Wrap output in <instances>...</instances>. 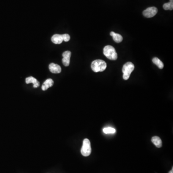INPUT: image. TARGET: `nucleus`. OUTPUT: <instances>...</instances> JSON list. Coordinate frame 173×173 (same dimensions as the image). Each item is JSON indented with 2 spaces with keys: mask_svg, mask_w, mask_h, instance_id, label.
<instances>
[{
  "mask_svg": "<svg viewBox=\"0 0 173 173\" xmlns=\"http://www.w3.org/2000/svg\"><path fill=\"white\" fill-rule=\"evenodd\" d=\"M91 67L92 70L96 73L99 72H103L106 68L107 64L104 61L98 59L92 62Z\"/></svg>",
  "mask_w": 173,
  "mask_h": 173,
  "instance_id": "1",
  "label": "nucleus"
},
{
  "mask_svg": "<svg viewBox=\"0 0 173 173\" xmlns=\"http://www.w3.org/2000/svg\"><path fill=\"white\" fill-rule=\"evenodd\" d=\"M103 54L111 60H116L117 59V54L114 47L111 45L106 46L103 49Z\"/></svg>",
  "mask_w": 173,
  "mask_h": 173,
  "instance_id": "2",
  "label": "nucleus"
},
{
  "mask_svg": "<svg viewBox=\"0 0 173 173\" xmlns=\"http://www.w3.org/2000/svg\"><path fill=\"white\" fill-rule=\"evenodd\" d=\"M134 65L131 62H128L123 66L122 71L123 79L127 80L129 78L132 72L134 69Z\"/></svg>",
  "mask_w": 173,
  "mask_h": 173,
  "instance_id": "3",
  "label": "nucleus"
},
{
  "mask_svg": "<svg viewBox=\"0 0 173 173\" xmlns=\"http://www.w3.org/2000/svg\"><path fill=\"white\" fill-rule=\"evenodd\" d=\"M92 152V148L90 145V141L88 139H84L83 142V145L81 149V153L84 156H88Z\"/></svg>",
  "mask_w": 173,
  "mask_h": 173,
  "instance_id": "4",
  "label": "nucleus"
},
{
  "mask_svg": "<svg viewBox=\"0 0 173 173\" xmlns=\"http://www.w3.org/2000/svg\"><path fill=\"white\" fill-rule=\"evenodd\" d=\"M158 12V9L155 7H150L144 10L143 15L147 18H152L156 15Z\"/></svg>",
  "mask_w": 173,
  "mask_h": 173,
  "instance_id": "5",
  "label": "nucleus"
},
{
  "mask_svg": "<svg viewBox=\"0 0 173 173\" xmlns=\"http://www.w3.org/2000/svg\"><path fill=\"white\" fill-rule=\"evenodd\" d=\"M63 58L62 59V62L64 65L65 67H68L70 64V60L71 55V51H65L63 53Z\"/></svg>",
  "mask_w": 173,
  "mask_h": 173,
  "instance_id": "6",
  "label": "nucleus"
},
{
  "mask_svg": "<svg viewBox=\"0 0 173 173\" xmlns=\"http://www.w3.org/2000/svg\"><path fill=\"white\" fill-rule=\"evenodd\" d=\"M49 70L52 73L58 74L61 72V67L60 65L55 64L54 63H51L49 66Z\"/></svg>",
  "mask_w": 173,
  "mask_h": 173,
  "instance_id": "7",
  "label": "nucleus"
},
{
  "mask_svg": "<svg viewBox=\"0 0 173 173\" xmlns=\"http://www.w3.org/2000/svg\"><path fill=\"white\" fill-rule=\"evenodd\" d=\"M26 84L32 83L33 84V87L35 88H38L40 86V82L36 79L35 78H33V77H29L26 78Z\"/></svg>",
  "mask_w": 173,
  "mask_h": 173,
  "instance_id": "8",
  "label": "nucleus"
},
{
  "mask_svg": "<svg viewBox=\"0 0 173 173\" xmlns=\"http://www.w3.org/2000/svg\"><path fill=\"white\" fill-rule=\"evenodd\" d=\"M51 41L55 44H61L63 41V37L62 35L60 34H55L51 37Z\"/></svg>",
  "mask_w": 173,
  "mask_h": 173,
  "instance_id": "9",
  "label": "nucleus"
},
{
  "mask_svg": "<svg viewBox=\"0 0 173 173\" xmlns=\"http://www.w3.org/2000/svg\"><path fill=\"white\" fill-rule=\"evenodd\" d=\"M54 83V82L53 79H51V78L47 79L42 86V89L43 90H47L50 87L53 86Z\"/></svg>",
  "mask_w": 173,
  "mask_h": 173,
  "instance_id": "10",
  "label": "nucleus"
},
{
  "mask_svg": "<svg viewBox=\"0 0 173 173\" xmlns=\"http://www.w3.org/2000/svg\"><path fill=\"white\" fill-rule=\"evenodd\" d=\"M110 35L113 37V40L116 43H120L123 40V37L120 34L115 33L114 32H112L110 33Z\"/></svg>",
  "mask_w": 173,
  "mask_h": 173,
  "instance_id": "11",
  "label": "nucleus"
},
{
  "mask_svg": "<svg viewBox=\"0 0 173 173\" xmlns=\"http://www.w3.org/2000/svg\"><path fill=\"white\" fill-rule=\"evenodd\" d=\"M152 141L157 148H161L162 146V141L159 137L154 136L152 138Z\"/></svg>",
  "mask_w": 173,
  "mask_h": 173,
  "instance_id": "12",
  "label": "nucleus"
},
{
  "mask_svg": "<svg viewBox=\"0 0 173 173\" xmlns=\"http://www.w3.org/2000/svg\"><path fill=\"white\" fill-rule=\"evenodd\" d=\"M152 62L155 65H157V67L159 68L160 69H163V67H164V65H163V63L157 57L153 58V59H152Z\"/></svg>",
  "mask_w": 173,
  "mask_h": 173,
  "instance_id": "13",
  "label": "nucleus"
},
{
  "mask_svg": "<svg viewBox=\"0 0 173 173\" xmlns=\"http://www.w3.org/2000/svg\"><path fill=\"white\" fill-rule=\"evenodd\" d=\"M163 9L166 10H172L173 9V0H170L169 3H166L163 5Z\"/></svg>",
  "mask_w": 173,
  "mask_h": 173,
  "instance_id": "14",
  "label": "nucleus"
},
{
  "mask_svg": "<svg viewBox=\"0 0 173 173\" xmlns=\"http://www.w3.org/2000/svg\"><path fill=\"white\" fill-rule=\"evenodd\" d=\"M103 131L106 134H114L115 132V129L111 127H108L103 128Z\"/></svg>",
  "mask_w": 173,
  "mask_h": 173,
  "instance_id": "15",
  "label": "nucleus"
},
{
  "mask_svg": "<svg viewBox=\"0 0 173 173\" xmlns=\"http://www.w3.org/2000/svg\"><path fill=\"white\" fill-rule=\"evenodd\" d=\"M62 36L63 37V41H65V42H68L70 39V37L68 34H63V35H62Z\"/></svg>",
  "mask_w": 173,
  "mask_h": 173,
  "instance_id": "16",
  "label": "nucleus"
},
{
  "mask_svg": "<svg viewBox=\"0 0 173 173\" xmlns=\"http://www.w3.org/2000/svg\"><path fill=\"white\" fill-rule=\"evenodd\" d=\"M169 173H173V168H172L171 170L169 172Z\"/></svg>",
  "mask_w": 173,
  "mask_h": 173,
  "instance_id": "17",
  "label": "nucleus"
}]
</instances>
